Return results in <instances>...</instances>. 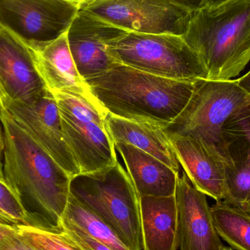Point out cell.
<instances>
[{"mask_svg": "<svg viewBox=\"0 0 250 250\" xmlns=\"http://www.w3.org/2000/svg\"><path fill=\"white\" fill-rule=\"evenodd\" d=\"M41 216L29 212L17 189L7 179L0 161V224L17 229L37 225Z\"/></svg>", "mask_w": 250, "mask_h": 250, "instance_id": "22", "label": "cell"}, {"mask_svg": "<svg viewBox=\"0 0 250 250\" xmlns=\"http://www.w3.org/2000/svg\"><path fill=\"white\" fill-rule=\"evenodd\" d=\"M81 7L126 32L141 34L182 36L192 16L172 0H95Z\"/></svg>", "mask_w": 250, "mask_h": 250, "instance_id": "9", "label": "cell"}, {"mask_svg": "<svg viewBox=\"0 0 250 250\" xmlns=\"http://www.w3.org/2000/svg\"><path fill=\"white\" fill-rule=\"evenodd\" d=\"M126 33L81 7L67 36L76 67L85 81L101 76L119 64L108 52V46Z\"/></svg>", "mask_w": 250, "mask_h": 250, "instance_id": "11", "label": "cell"}, {"mask_svg": "<svg viewBox=\"0 0 250 250\" xmlns=\"http://www.w3.org/2000/svg\"><path fill=\"white\" fill-rule=\"evenodd\" d=\"M173 2L191 12L202 8L204 0H172Z\"/></svg>", "mask_w": 250, "mask_h": 250, "instance_id": "26", "label": "cell"}, {"mask_svg": "<svg viewBox=\"0 0 250 250\" xmlns=\"http://www.w3.org/2000/svg\"><path fill=\"white\" fill-rule=\"evenodd\" d=\"M127 173L143 196L169 197L175 195L179 174L153 156L123 143H116Z\"/></svg>", "mask_w": 250, "mask_h": 250, "instance_id": "16", "label": "cell"}, {"mask_svg": "<svg viewBox=\"0 0 250 250\" xmlns=\"http://www.w3.org/2000/svg\"><path fill=\"white\" fill-rule=\"evenodd\" d=\"M45 89L32 50L0 28V90L5 108L13 103L30 101Z\"/></svg>", "mask_w": 250, "mask_h": 250, "instance_id": "13", "label": "cell"}, {"mask_svg": "<svg viewBox=\"0 0 250 250\" xmlns=\"http://www.w3.org/2000/svg\"><path fill=\"white\" fill-rule=\"evenodd\" d=\"M65 1H71V2L76 3V4H80L81 6L83 4H88V3L92 2L95 0H65Z\"/></svg>", "mask_w": 250, "mask_h": 250, "instance_id": "31", "label": "cell"}, {"mask_svg": "<svg viewBox=\"0 0 250 250\" xmlns=\"http://www.w3.org/2000/svg\"><path fill=\"white\" fill-rule=\"evenodd\" d=\"M6 109L70 177L80 173L64 140L58 105L50 91L45 89L30 101L13 103Z\"/></svg>", "mask_w": 250, "mask_h": 250, "instance_id": "10", "label": "cell"}, {"mask_svg": "<svg viewBox=\"0 0 250 250\" xmlns=\"http://www.w3.org/2000/svg\"><path fill=\"white\" fill-rule=\"evenodd\" d=\"M16 230V229H15V228L0 224V239L6 235L9 234V233H13Z\"/></svg>", "mask_w": 250, "mask_h": 250, "instance_id": "29", "label": "cell"}, {"mask_svg": "<svg viewBox=\"0 0 250 250\" xmlns=\"http://www.w3.org/2000/svg\"><path fill=\"white\" fill-rule=\"evenodd\" d=\"M226 173L243 184L250 195V104L223 129Z\"/></svg>", "mask_w": 250, "mask_h": 250, "instance_id": "19", "label": "cell"}, {"mask_svg": "<svg viewBox=\"0 0 250 250\" xmlns=\"http://www.w3.org/2000/svg\"><path fill=\"white\" fill-rule=\"evenodd\" d=\"M250 104V95L238 80L200 79L186 106L163 131L169 139L191 137L203 140L225 160L223 129Z\"/></svg>", "mask_w": 250, "mask_h": 250, "instance_id": "5", "label": "cell"}, {"mask_svg": "<svg viewBox=\"0 0 250 250\" xmlns=\"http://www.w3.org/2000/svg\"><path fill=\"white\" fill-rule=\"evenodd\" d=\"M0 250H38L31 246L18 233L17 230L0 239Z\"/></svg>", "mask_w": 250, "mask_h": 250, "instance_id": "25", "label": "cell"}, {"mask_svg": "<svg viewBox=\"0 0 250 250\" xmlns=\"http://www.w3.org/2000/svg\"><path fill=\"white\" fill-rule=\"evenodd\" d=\"M62 219L73 223L88 236L111 249L131 250L102 218L83 205L71 193Z\"/></svg>", "mask_w": 250, "mask_h": 250, "instance_id": "21", "label": "cell"}, {"mask_svg": "<svg viewBox=\"0 0 250 250\" xmlns=\"http://www.w3.org/2000/svg\"><path fill=\"white\" fill-rule=\"evenodd\" d=\"M32 50L37 70L45 87L53 95L76 97L108 114L94 98L86 81L79 73L69 47L67 32L42 48Z\"/></svg>", "mask_w": 250, "mask_h": 250, "instance_id": "14", "label": "cell"}, {"mask_svg": "<svg viewBox=\"0 0 250 250\" xmlns=\"http://www.w3.org/2000/svg\"><path fill=\"white\" fill-rule=\"evenodd\" d=\"M197 82L166 79L117 64L86 83L107 114L164 128L186 106Z\"/></svg>", "mask_w": 250, "mask_h": 250, "instance_id": "1", "label": "cell"}, {"mask_svg": "<svg viewBox=\"0 0 250 250\" xmlns=\"http://www.w3.org/2000/svg\"><path fill=\"white\" fill-rule=\"evenodd\" d=\"M237 80L239 86L250 95V71Z\"/></svg>", "mask_w": 250, "mask_h": 250, "instance_id": "27", "label": "cell"}, {"mask_svg": "<svg viewBox=\"0 0 250 250\" xmlns=\"http://www.w3.org/2000/svg\"><path fill=\"white\" fill-rule=\"evenodd\" d=\"M178 211V249L223 250L207 195L195 188L183 171L178 178L176 193Z\"/></svg>", "mask_w": 250, "mask_h": 250, "instance_id": "12", "label": "cell"}, {"mask_svg": "<svg viewBox=\"0 0 250 250\" xmlns=\"http://www.w3.org/2000/svg\"><path fill=\"white\" fill-rule=\"evenodd\" d=\"M80 8L65 0H0V28L40 49L68 31Z\"/></svg>", "mask_w": 250, "mask_h": 250, "instance_id": "8", "label": "cell"}, {"mask_svg": "<svg viewBox=\"0 0 250 250\" xmlns=\"http://www.w3.org/2000/svg\"><path fill=\"white\" fill-rule=\"evenodd\" d=\"M4 138V173L22 200L26 197L41 217L58 226L70 194V175L21 126L6 108L0 111Z\"/></svg>", "mask_w": 250, "mask_h": 250, "instance_id": "2", "label": "cell"}, {"mask_svg": "<svg viewBox=\"0 0 250 250\" xmlns=\"http://www.w3.org/2000/svg\"><path fill=\"white\" fill-rule=\"evenodd\" d=\"M70 193L102 218L129 249L143 250L140 196L120 162L72 178Z\"/></svg>", "mask_w": 250, "mask_h": 250, "instance_id": "4", "label": "cell"}, {"mask_svg": "<svg viewBox=\"0 0 250 250\" xmlns=\"http://www.w3.org/2000/svg\"><path fill=\"white\" fill-rule=\"evenodd\" d=\"M229 1L230 0H204L203 7H215Z\"/></svg>", "mask_w": 250, "mask_h": 250, "instance_id": "28", "label": "cell"}, {"mask_svg": "<svg viewBox=\"0 0 250 250\" xmlns=\"http://www.w3.org/2000/svg\"><path fill=\"white\" fill-rule=\"evenodd\" d=\"M223 250H233L231 248H226V247H225L224 248H223Z\"/></svg>", "mask_w": 250, "mask_h": 250, "instance_id": "33", "label": "cell"}, {"mask_svg": "<svg viewBox=\"0 0 250 250\" xmlns=\"http://www.w3.org/2000/svg\"><path fill=\"white\" fill-rule=\"evenodd\" d=\"M216 230L236 250H250V214L225 201L211 207Z\"/></svg>", "mask_w": 250, "mask_h": 250, "instance_id": "20", "label": "cell"}, {"mask_svg": "<svg viewBox=\"0 0 250 250\" xmlns=\"http://www.w3.org/2000/svg\"><path fill=\"white\" fill-rule=\"evenodd\" d=\"M57 227L81 250H114L92 239L79 227L64 219H62Z\"/></svg>", "mask_w": 250, "mask_h": 250, "instance_id": "24", "label": "cell"}, {"mask_svg": "<svg viewBox=\"0 0 250 250\" xmlns=\"http://www.w3.org/2000/svg\"><path fill=\"white\" fill-rule=\"evenodd\" d=\"M180 166L198 190L216 201H223L226 191V160L199 138H170Z\"/></svg>", "mask_w": 250, "mask_h": 250, "instance_id": "15", "label": "cell"}, {"mask_svg": "<svg viewBox=\"0 0 250 250\" xmlns=\"http://www.w3.org/2000/svg\"><path fill=\"white\" fill-rule=\"evenodd\" d=\"M141 204L143 250H178L176 196H143Z\"/></svg>", "mask_w": 250, "mask_h": 250, "instance_id": "18", "label": "cell"}, {"mask_svg": "<svg viewBox=\"0 0 250 250\" xmlns=\"http://www.w3.org/2000/svg\"><path fill=\"white\" fill-rule=\"evenodd\" d=\"M107 129L114 144L133 146L167 165L179 174L180 163L170 140L159 125L134 121L107 114Z\"/></svg>", "mask_w": 250, "mask_h": 250, "instance_id": "17", "label": "cell"}, {"mask_svg": "<svg viewBox=\"0 0 250 250\" xmlns=\"http://www.w3.org/2000/svg\"><path fill=\"white\" fill-rule=\"evenodd\" d=\"M21 236L38 250H81L60 228L42 218L38 224L16 229Z\"/></svg>", "mask_w": 250, "mask_h": 250, "instance_id": "23", "label": "cell"}, {"mask_svg": "<svg viewBox=\"0 0 250 250\" xmlns=\"http://www.w3.org/2000/svg\"><path fill=\"white\" fill-rule=\"evenodd\" d=\"M4 132H3L2 125L0 123V159L1 155L4 154Z\"/></svg>", "mask_w": 250, "mask_h": 250, "instance_id": "30", "label": "cell"}, {"mask_svg": "<svg viewBox=\"0 0 250 250\" xmlns=\"http://www.w3.org/2000/svg\"><path fill=\"white\" fill-rule=\"evenodd\" d=\"M182 37L204 64L207 79L231 80L250 61V0L192 12Z\"/></svg>", "mask_w": 250, "mask_h": 250, "instance_id": "3", "label": "cell"}, {"mask_svg": "<svg viewBox=\"0 0 250 250\" xmlns=\"http://www.w3.org/2000/svg\"><path fill=\"white\" fill-rule=\"evenodd\" d=\"M108 52L119 64L160 77L178 81L207 79L199 57L179 35L127 32L110 42Z\"/></svg>", "mask_w": 250, "mask_h": 250, "instance_id": "6", "label": "cell"}, {"mask_svg": "<svg viewBox=\"0 0 250 250\" xmlns=\"http://www.w3.org/2000/svg\"><path fill=\"white\" fill-rule=\"evenodd\" d=\"M53 95L58 105L64 140L80 173H92L115 165L118 160L115 145L107 129V114L76 97Z\"/></svg>", "mask_w": 250, "mask_h": 250, "instance_id": "7", "label": "cell"}, {"mask_svg": "<svg viewBox=\"0 0 250 250\" xmlns=\"http://www.w3.org/2000/svg\"><path fill=\"white\" fill-rule=\"evenodd\" d=\"M5 108V104H4V98H3L2 94L0 90V111Z\"/></svg>", "mask_w": 250, "mask_h": 250, "instance_id": "32", "label": "cell"}]
</instances>
